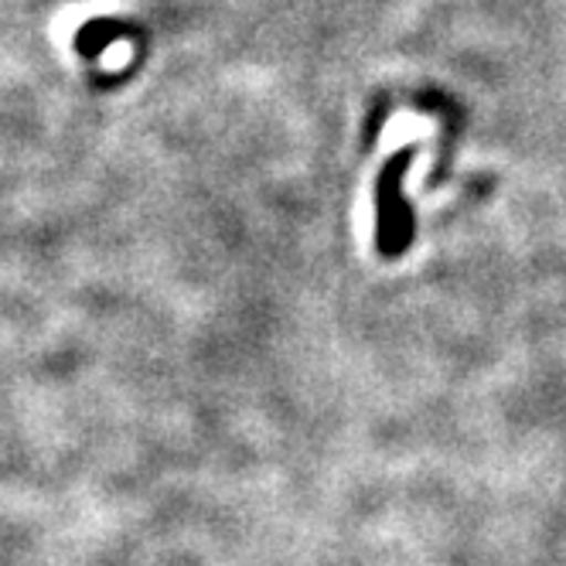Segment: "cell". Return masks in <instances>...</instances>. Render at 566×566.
Instances as JSON below:
<instances>
[{"label": "cell", "mask_w": 566, "mask_h": 566, "mask_svg": "<svg viewBox=\"0 0 566 566\" xmlns=\"http://www.w3.org/2000/svg\"><path fill=\"white\" fill-rule=\"evenodd\" d=\"M407 160H410V150L407 154H399L386 178H382V222H379V239H382V250L386 253H399L402 250V239H407V212H402L399 206V195H396V185H399V175L402 168H407Z\"/></svg>", "instance_id": "obj_1"}]
</instances>
